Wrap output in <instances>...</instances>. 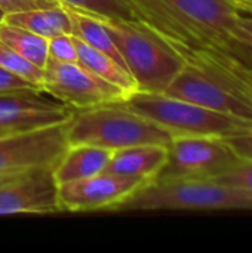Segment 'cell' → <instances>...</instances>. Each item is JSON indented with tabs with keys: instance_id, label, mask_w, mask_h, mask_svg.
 <instances>
[{
	"instance_id": "9",
	"label": "cell",
	"mask_w": 252,
	"mask_h": 253,
	"mask_svg": "<svg viewBox=\"0 0 252 253\" xmlns=\"http://www.w3.org/2000/svg\"><path fill=\"white\" fill-rule=\"evenodd\" d=\"M146 182L101 172L91 178L58 185V205L61 212H116V209L135 194Z\"/></svg>"
},
{
	"instance_id": "3",
	"label": "cell",
	"mask_w": 252,
	"mask_h": 253,
	"mask_svg": "<svg viewBox=\"0 0 252 253\" xmlns=\"http://www.w3.org/2000/svg\"><path fill=\"white\" fill-rule=\"evenodd\" d=\"M154 211H252V191L217 179L153 181L116 209V212Z\"/></svg>"
},
{
	"instance_id": "30",
	"label": "cell",
	"mask_w": 252,
	"mask_h": 253,
	"mask_svg": "<svg viewBox=\"0 0 252 253\" xmlns=\"http://www.w3.org/2000/svg\"><path fill=\"white\" fill-rule=\"evenodd\" d=\"M15 176H18V175H12V176H0V184H4V182H7V181L13 179Z\"/></svg>"
},
{
	"instance_id": "8",
	"label": "cell",
	"mask_w": 252,
	"mask_h": 253,
	"mask_svg": "<svg viewBox=\"0 0 252 253\" xmlns=\"http://www.w3.org/2000/svg\"><path fill=\"white\" fill-rule=\"evenodd\" d=\"M67 122L53 126L0 136V176L52 169L67 142Z\"/></svg>"
},
{
	"instance_id": "31",
	"label": "cell",
	"mask_w": 252,
	"mask_h": 253,
	"mask_svg": "<svg viewBox=\"0 0 252 253\" xmlns=\"http://www.w3.org/2000/svg\"><path fill=\"white\" fill-rule=\"evenodd\" d=\"M3 16H4V12H3V10L0 9V22L3 21Z\"/></svg>"
},
{
	"instance_id": "12",
	"label": "cell",
	"mask_w": 252,
	"mask_h": 253,
	"mask_svg": "<svg viewBox=\"0 0 252 253\" xmlns=\"http://www.w3.org/2000/svg\"><path fill=\"white\" fill-rule=\"evenodd\" d=\"M74 110L62 102L48 101L39 92L22 90L0 93V132L16 133L65 123Z\"/></svg>"
},
{
	"instance_id": "22",
	"label": "cell",
	"mask_w": 252,
	"mask_h": 253,
	"mask_svg": "<svg viewBox=\"0 0 252 253\" xmlns=\"http://www.w3.org/2000/svg\"><path fill=\"white\" fill-rule=\"evenodd\" d=\"M214 179L252 191V159H238V162Z\"/></svg>"
},
{
	"instance_id": "17",
	"label": "cell",
	"mask_w": 252,
	"mask_h": 253,
	"mask_svg": "<svg viewBox=\"0 0 252 253\" xmlns=\"http://www.w3.org/2000/svg\"><path fill=\"white\" fill-rule=\"evenodd\" d=\"M3 22L25 28L45 39H52L59 34H71V21L64 4L7 13L3 16Z\"/></svg>"
},
{
	"instance_id": "15",
	"label": "cell",
	"mask_w": 252,
	"mask_h": 253,
	"mask_svg": "<svg viewBox=\"0 0 252 253\" xmlns=\"http://www.w3.org/2000/svg\"><path fill=\"white\" fill-rule=\"evenodd\" d=\"M113 151L95 145H68L52 168L56 185L105 172Z\"/></svg>"
},
{
	"instance_id": "6",
	"label": "cell",
	"mask_w": 252,
	"mask_h": 253,
	"mask_svg": "<svg viewBox=\"0 0 252 253\" xmlns=\"http://www.w3.org/2000/svg\"><path fill=\"white\" fill-rule=\"evenodd\" d=\"M238 162L223 138L174 136L168 144V159L156 181L214 179Z\"/></svg>"
},
{
	"instance_id": "27",
	"label": "cell",
	"mask_w": 252,
	"mask_h": 253,
	"mask_svg": "<svg viewBox=\"0 0 252 253\" xmlns=\"http://www.w3.org/2000/svg\"><path fill=\"white\" fill-rule=\"evenodd\" d=\"M22 90H34L37 92L31 84L21 80L19 77L7 73L0 67V93H10V92H22ZM40 93V92H39Z\"/></svg>"
},
{
	"instance_id": "4",
	"label": "cell",
	"mask_w": 252,
	"mask_h": 253,
	"mask_svg": "<svg viewBox=\"0 0 252 253\" xmlns=\"http://www.w3.org/2000/svg\"><path fill=\"white\" fill-rule=\"evenodd\" d=\"M65 133L68 145H95L110 151L143 144L168 145L171 141L169 133L122 102L74 110Z\"/></svg>"
},
{
	"instance_id": "21",
	"label": "cell",
	"mask_w": 252,
	"mask_h": 253,
	"mask_svg": "<svg viewBox=\"0 0 252 253\" xmlns=\"http://www.w3.org/2000/svg\"><path fill=\"white\" fill-rule=\"evenodd\" d=\"M61 4L74 7L98 18H134L125 0H58Z\"/></svg>"
},
{
	"instance_id": "1",
	"label": "cell",
	"mask_w": 252,
	"mask_h": 253,
	"mask_svg": "<svg viewBox=\"0 0 252 253\" xmlns=\"http://www.w3.org/2000/svg\"><path fill=\"white\" fill-rule=\"evenodd\" d=\"M134 18L174 47H224L238 31L229 0H125Z\"/></svg>"
},
{
	"instance_id": "16",
	"label": "cell",
	"mask_w": 252,
	"mask_h": 253,
	"mask_svg": "<svg viewBox=\"0 0 252 253\" xmlns=\"http://www.w3.org/2000/svg\"><path fill=\"white\" fill-rule=\"evenodd\" d=\"M73 39L76 44L77 64H80L83 68H86L97 77L123 90L128 98L138 92V84L126 68H123L119 62H116L108 55L79 40L77 37L73 36Z\"/></svg>"
},
{
	"instance_id": "29",
	"label": "cell",
	"mask_w": 252,
	"mask_h": 253,
	"mask_svg": "<svg viewBox=\"0 0 252 253\" xmlns=\"http://www.w3.org/2000/svg\"><path fill=\"white\" fill-rule=\"evenodd\" d=\"M229 3L241 13H252V0H229Z\"/></svg>"
},
{
	"instance_id": "14",
	"label": "cell",
	"mask_w": 252,
	"mask_h": 253,
	"mask_svg": "<svg viewBox=\"0 0 252 253\" xmlns=\"http://www.w3.org/2000/svg\"><path fill=\"white\" fill-rule=\"evenodd\" d=\"M168 159V145L163 144H143L122 150L111 154L107 172L137 178L146 184L157 179Z\"/></svg>"
},
{
	"instance_id": "11",
	"label": "cell",
	"mask_w": 252,
	"mask_h": 253,
	"mask_svg": "<svg viewBox=\"0 0 252 253\" xmlns=\"http://www.w3.org/2000/svg\"><path fill=\"white\" fill-rule=\"evenodd\" d=\"M52 169H37L0 184V215L59 213Z\"/></svg>"
},
{
	"instance_id": "13",
	"label": "cell",
	"mask_w": 252,
	"mask_h": 253,
	"mask_svg": "<svg viewBox=\"0 0 252 253\" xmlns=\"http://www.w3.org/2000/svg\"><path fill=\"white\" fill-rule=\"evenodd\" d=\"M174 49L181 55L184 62L196 65L252 107V70L248 67L217 47Z\"/></svg>"
},
{
	"instance_id": "24",
	"label": "cell",
	"mask_w": 252,
	"mask_h": 253,
	"mask_svg": "<svg viewBox=\"0 0 252 253\" xmlns=\"http://www.w3.org/2000/svg\"><path fill=\"white\" fill-rule=\"evenodd\" d=\"M224 50L226 53H229L230 56H233L235 59H238L241 64H244L245 67H248L252 70V42L247 39H235L232 37L224 47H217Z\"/></svg>"
},
{
	"instance_id": "28",
	"label": "cell",
	"mask_w": 252,
	"mask_h": 253,
	"mask_svg": "<svg viewBox=\"0 0 252 253\" xmlns=\"http://www.w3.org/2000/svg\"><path fill=\"white\" fill-rule=\"evenodd\" d=\"M251 16H245L244 13H239L238 16V31L235 34V39H247L252 42V13Z\"/></svg>"
},
{
	"instance_id": "20",
	"label": "cell",
	"mask_w": 252,
	"mask_h": 253,
	"mask_svg": "<svg viewBox=\"0 0 252 253\" xmlns=\"http://www.w3.org/2000/svg\"><path fill=\"white\" fill-rule=\"evenodd\" d=\"M0 67L31 84L37 92H43V68L33 64L3 42H0Z\"/></svg>"
},
{
	"instance_id": "26",
	"label": "cell",
	"mask_w": 252,
	"mask_h": 253,
	"mask_svg": "<svg viewBox=\"0 0 252 253\" xmlns=\"http://www.w3.org/2000/svg\"><path fill=\"white\" fill-rule=\"evenodd\" d=\"M61 4L58 0H0V9L7 13L27 10V9H36V7H48Z\"/></svg>"
},
{
	"instance_id": "7",
	"label": "cell",
	"mask_w": 252,
	"mask_h": 253,
	"mask_svg": "<svg viewBox=\"0 0 252 253\" xmlns=\"http://www.w3.org/2000/svg\"><path fill=\"white\" fill-rule=\"evenodd\" d=\"M43 92L73 110L122 102L128 98L123 90L97 77L80 64L50 58L43 68Z\"/></svg>"
},
{
	"instance_id": "25",
	"label": "cell",
	"mask_w": 252,
	"mask_h": 253,
	"mask_svg": "<svg viewBox=\"0 0 252 253\" xmlns=\"http://www.w3.org/2000/svg\"><path fill=\"white\" fill-rule=\"evenodd\" d=\"M238 159H252V129L223 138Z\"/></svg>"
},
{
	"instance_id": "18",
	"label": "cell",
	"mask_w": 252,
	"mask_h": 253,
	"mask_svg": "<svg viewBox=\"0 0 252 253\" xmlns=\"http://www.w3.org/2000/svg\"><path fill=\"white\" fill-rule=\"evenodd\" d=\"M68 15H70V21H71V36L77 37L79 40L85 42L86 44L98 49L100 52L108 55L110 58H113L116 62H119L123 68V59L120 56V52L113 40L111 33L107 30L105 24L101 21V18L94 16L91 13H85L82 10H77L74 7L65 6Z\"/></svg>"
},
{
	"instance_id": "10",
	"label": "cell",
	"mask_w": 252,
	"mask_h": 253,
	"mask_svg": "<svg viewBox=\"0 0 252 253\" xmlns=\"http://www.w3.org/2000/svg\"><path fill=\"white\" fill-rule=\"evenodd\" d=\"M163 93L252 125V107L248 102L189 62H184Z\"/></svg>"
},
{
	"instance_id": "23",
	"label": "cell",
	"mask_w": 252,
	"mask_h": 253,
	"mask_svg": "<svg viewBox=\"0 0 252 253\" xmlns=\"http://www.w3.org/2000/svg\"><path fill=\"white\" fill-rule=\"evenodd\" d=\"M49 58L62 62H77L76 44L71 34H59L48 40Z\"/></svg>"
},
{
	"instance_id": "19",
	"label": "cell",
	"mask_w": 252,
	"mask_h": 253,
	"mask_svg": "<svg viewBox=\"0 0 252 253\" xmlns=\"http://www.w3.org/2000/svg\"><path fill=\"white\" fill-rule=\"evenodd\" d=\"M48 40L49 39L34 34L25 28L3 21L0 22V42H3L10 49H13L40 68H45L49 59Z\"/></svg>"
},
{
	"instance_id": "32",
	"label": "cell",
	"mask_w": 252,
	"mask_h": 253,
	"mask_svg": "<svg viewBox=\"0 0 252 253\" xmlns=\"http://www.w3.org/2000/svg\"><path fill=\"white\" fill-rule=\"evenodd\" d=\"M1 135H7V133H1V132H0V136H1Z\"/></svg>"
},
{
	"instance_id": "5",
	"label": "cell",
	"mask_w": 252,
	"mask_h": 253,
	"mask_svg": "<svg viewBox=\"0 0 252 253\" xmlns=\"http://www.w3.org/2000/svg\"><path fill=\"white\" fill-rule=\"evenodd\" d=\"M122 104L153 122L174 136L227 138L251 130L252 125L239 119L208 110L198 104L169 96L166 93L137 92Z\"/></svg>"
},
{
	"instance_id": "2",
	"label": "cell",
	"mask_w": 252,
	"mask_h": 253,
	"mask_svg": "<svg viewBox=\"0 0 252 253\" xmlns=\"http://www.w3.org/2000/svg\"><path fill=\"white\" fill-rule=\"evenodd\" d=\"M138 92L163 93L184 67L181 55L137 18H101Z\"/></svg>"
}]
</instances>
